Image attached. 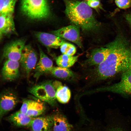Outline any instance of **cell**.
<instances>
[{
  "label": "cell",
  "instance_id": "cell-1",
  "mask_svg": "<svg viewBox=\"0 0 131 131\" xmlns=\"http://www.w3.org/2000/svg\"><path fill=\"white\" fill-rule=\"evenodd\" d=\"M106 46L110 49L108 55L94 70L95 75L98 80L110 78L126 71L128 67L131 48L124 37L118 36Z\"/></svg>",
  "mask_w": 131,
  "mask_h": 131
},
{
  "label": "cell",
  "instance_id": "cell-2",
  "mask_svg": "<svg viewBox=\"0 0 131 131\" xmlns=\"http://www.w3.org/2000/svg\"><path fill=\"white\" fill-rule=\"evenodd\" d=\"M65 13L70 21L83 31L97 30L100 24L95 19L92 10L86 2L77 0H64Z\"/></svg>",
  "mask_w": 131,
  "mask_h": 131
},
{
  "label": "cell",
  "instance_id": "cell-3",
  "mask_svg": "<svg viewBox=\"0 0 131 131\" xmlns=\"http://www.w3.org/2000/svg\"><path fill=\"white\" fill-rule=\"evenodd\" d=\"M21 9L24 14L33 19L47 18L50 15L47 0H22Z\"/></svg>",
  "mask_w": 131,
  "mask_h": 131
},
{
  "label": "cell",
  "instance_id": "cell-4",
  "mask_svg": "<svg viewBox=\"0 0 131 131\" xmlns=\"http://www.w3.org/2000/svg\"><path fill=\"white\" fill-rule=\"evenodd\" d=\"M29 92L41 101L52 106H56V90L50 81L35 85L30 88Z\"/></svg>",
  "mask_w": 131,
  "mask_h": 131
},
{
  "label": "cell",
  "instance_id": "cell-5",
  "mask_svg": "<svg viewBox=\"0 0 131 131\" xmlns=\"http://www.w3.org/2000/svg\"><path fill=\"white\" fill-rule=\"evenodd\" d=\"M98 90L131 96V74L127 71H125L122 73L121 80L118 82L99 88Z\"/></svg>",
  "mask_w": 131,
  "mask_h": 131
},
{
  "label": "cell",
  "instance_id": "cell-6",
  "mask_svg": "<svg viewBox=\"0 0 131 131\" xmlns=\"http://www.w3.org/2000/svg\"><path fill=\"white\" fill-rule=\"evenodd\" d=\"M37 59V54L32 46L29 45H25L22 50L20 61L27 76L29 75L35 67Z\"/></svg>",
  "mask_w": 131,
  "mask_h": 131
},
{
  "label": "cell",
  "instance_id": "cell-7",
  "mask_svg": "<svg viewBox=\"0 0 131 131\" xmlns=\"http://www.w3.org/2000/svg\"><path fill=\"white\" fill-rule=\"evenodd\" d=\"M44 102L39 99H25L23 101L20 110L32 118L39 116L46 110Z\"/></svg>",
  "mask_w": 131,
  "mask_h": 131
},
{
  "label": "cell",
  "instance_id": "cell-8",
  "mask_svg": "<svg viewBox=\"0 0 131 131\" xmlns=\"http://www.w3.org/2000/svg\"><path fill=\"white\" fill-rule=\"evenodd\" d=\"M51 32L60 37L74 43L80 48L82 47L79 27L75 25H71L63 27L53 31Z\"/></svg>",
  "mask_w": 131,
  "mask_h": 131
},
{
  "label": "cell",
  "instance_id": "cell-9",
  "mask_svg": "<svg viewBox=\"0 0 131 131\" xmlns=\"http://www.w3.org/2000/svg\"><path fill=\"white\" fill-rule=\"evenodd\" d=\"M25 42V40L19 39L8 44L4 48L3 57L7 60L20 61Z\"/></svg>",
  "mask_w": 131,
  "mask_h": 131
},
{
  "label": "cell",
  "instance_id": "cell-10",
  "mask_svg": "<svg viewBox=\"0 0 131 131\" xmlns=\"http://www.w3.org/2000/svg\"><path fill=\"white\" fill-rule=\"evenodd\" d=\"M18 101L17 97L14 92L8 91L2 93L0 97V120L6 114L15 107Z\"/></svg>",
  "mask_w": 131,
  "mask_h": 131
},
{
  "label": "cell",
  "instance_id": "cell-11",
  "mask_svg": "<svg viewBox=\"0 0 131 131\" xmlns=\"http://www.w3.org/2000/svg\"><path fill=\"white\" fill-rule=\"evenodd\" d=\"M40 53L39 61L35 67L34 77L36 80L42 75L50 73L53 67L52 60L45 53L42 49L39 47Z\"/></svg>",
  "mask_w": 131,
  "mask_h": 131
},
{
  "label": "cell",
  "instance_id": "cell-12",
  "mask_svg": "<svg viewBox=\"0 0 131 131\" xmlns=\"http://www.w3.org/2000/svg\"><path fill=\"white\" fill-rule=\"evenodd\" d=\"M19 61L7 60L1 70L2 78L8 81L15 80L19 77Z\"/></svg>",
  "mask_w": 131,
  "mask_h": 131
},
{
  "label": "cell",
  "instance_id": "cell-13",
  "mask_svg": "<svg viewBox=\"0 0 131 131\" xmlns=\"http://www.w3.org/2000/svg\"><path fill=\"white\" fill-rule=\"evenodd\" d=\"M35 35L42 44L49 48L57 49L66 42L63 38L53 34L38 32L35 33Z\"/></svg>",
  "mask_w": 131,
  "mask_h": 131
},
{
  "label": "cell",
  "instance_id": "cell-14",
  "mask_svg": "<svg viewBox=\"0 0 131 131\" xmlns=\"http://www.w3.org/2000/svg\"><path fill=\"white\" fill-rule=\"evenodd\" d=\"M53 126L52 115H47L33 118L29 127L33 131H50Z\"/></svg>",
  "mask_w": 131,
  "mask_h": 131
},
{
  "label": "cell",
  "instance_id": "cell-15",
  "mask_svg": "<svg viewBox=\"0 0 131 131\" xmlns=\"http://www.w3.org/2000/svg\"><path fill=\"white\" fill-rule=\"evenodd\" d=\"M110 52V49L106 46L105 47L95 49L92 51L90 57L85 61L86 64L89 66H97L106 59Z\"/></svg>",
  "mask_w": 131,
  "mask_h": 131
},
{
  "label": "cell",
  "instance_id": "cell-16",
  "mask_svg": "<svg viewBox=\"0 0 131 131\" xmlns=\"http://www.w3.org/2000/svg\"><path fill=\"white\" fill-rule=\"evenodd\" d=\"M13 14H0V37L15 32L16 29Z\"/></svg>",
  "mask_w": 131,
  "mask_h": 131
},
{
  "label": "cell",
  "instance_id": "cell-17",
  "mask_svg": "<svg viewBox=\"0 0 131 131\" xmlns=\"http://www.w3.org/2000/svg\"><path fill=\"white\" fill-rule=\"evenodd\" d=\"M33 118L19 110L9 116L6 119L15 126L29 127Z\"/></svg>",
  "mask_w": 131,
  "mask_h": 131
},
{
  "label": "cell",
  "instance_id": "cell-18",
  "mask_svg": "<svg viewBox=\"0 0 131 131\" xmlns=\"http://www.w3.org/2000/svg\"><path fill=\"white\" fill-rule=\"evenodd\" d=\"M52 116V131H72V126L64 115L59 113H57Z\"/></svg>",
  "mask_w": 131,
  "mask_h": 131
},
{
  "label": "cell",
  "instance_id": "cell-19",
  "mask_svg": "<svg viewBox=\"0 0 131 131\" xmlns=\"http://www.w3.org/2000/svg\"><path fill=\"white\" fill-rule=\"evenodd\" d=\"M56 99L59 102L65 104L69 101L71 97V92L68 88L61 84L56 89Z\"/></svg>",
  "mask_w": 131,
  "mask_h": 131
},
{
  "label": "cell",
  "instance_id": "cell-20",
  "mask_svg": "<svg viewBox=\"0 0 131 131\" xmlns=\"http://www.w3.org/2000/svg\"><path fill=\"white\" fill-rule=\"evenodd\" d=\"M79 57V56H70L62 54L57 57L56 61L58 66L68 68L74 64Z\"/></svg>",
  "mask_w": 131,
  "mask_h": 131
},
{
  "label": "cell",
  "instance_id": "cell-21",
  "mask_svg": "<svg viewBox=\"0 0 131 131\" xmlns=\"http://www.w3.org/2000/svg\"><path fill=\"white\" fill-rule=\"evenodd\" d=\"M54 76L61 79H67L74 76L73 72L68 68L53 67L50 72Z\"/></svg>",
  "mask_w": 131,
  "mask_h": 131
},
{
  "label": "cell",
  "instance_id": "cell-22",
  "mask_svg": "<svg viewBox=\"0 0 131 131\" xmlns=\"http://www.w3.org/2000/svg\"><path fill=\"white\" fill-rule=\"evenodd\" d=\"M17 0H0V14H13Z\"/></svg>",
  "mask_w": 131,
  "mask_h": 131
},
{
  "label": "cell",
  "instance_id": "cell-23",
  "mask_svg": "<svg viewBox=\"0 0 131 131\" xmlns=\"http://www.w3.org/2000/svg\"><path fill=\"white\" fill-rule=\"evenodd\" d=\"M60 51L63 54L73 56L75 53L76 49L75 46L70 43L65 42L60 47Z\"/></svg>",
  "mask_w": 131,
  "mask_h": 131
},
{
  "label": "cell",
  "instance_id": "cell-24",
  "mask_svg": "<svg viewBox=\"0 0 131 131\" xmlns=\"http://www.w3.org/2000/svg\"><path fill=\"white\" fill-rule=\"evenodd\" d=\"M116 5L121 9H126L131 7V0H115Z\"/></svg>",
  "mask_w": 131,
  "mask_h": 131
},
{
  "label": "cell",
  "instance_id": "cell-25",
  "mask_svg": "<svg viewBox=\"0 0 131 131\" xmlns=\"http://www.w3.org/2000/svg\"><path fill=\"white\" fill-rule=\"evenodd\" d=\"M87 3L90 7L95 9H97L101 7L100 0H89Z\"/></svg>",
  "mask_w": 131,
  "mask_h": 131
},
{
  "label": "cell",
  "instance_id": "cell-26",
  "mask_svg": "<svg viewBox=\"0 0 131 131\" xmlns=\"http://www.w3.org/2000/svg\"><path fill=\"white\" fill-rule=\"evenodd\" d=\"M125 18L131 27V12L127 14L125 16Z\"/></svg>",
  "mask_w": 131,
  "mask_h": 131
},
{
  "label": "cell",
  "instance_id": "cell-27",
  "mask_svg": "<svg viewBox=\"0 0 131 131\" xmlns=\"http://www.w3.org/2000/svg\"><path fill=\"white\" fill-rule=\"evenodd\" d=\"M126 71L131 74V48L130 53L129 66L127 69Z\"/></svg>",
  "mask_w": 131,
  "mask_h": 131
},
{
  "label": "cell",
  "instance_id": "cell-28",
  "mask_svg": "<svg viewBox=\"0 0 131 131\" xmlns=\"http://www.w3.org/2000/svg\"><path fill=\"white\" fill-rule=\"evenodd\" d=\"M106 131H125L121 128L115 127L110 129Z\"/></svg>",
  "mask_w": 131,
  "mask_h": 131
},
{
  "label": "cell",
  "instance_id": "cell-29",
  "mask_svg": "<svg viewBox=\"0 0 131 131\" xmlns=\"http://www.w3.org/2000/svg\"><path fill=\"white\" fill-rule=\"evenodd\" d=\"M87 0V1H88V0Z\"/></svg>",
  "mask_w": 131,
  "mask_h": 131
},
{
  "label": "cell",
  "instance_id": "cell-30",
  "mask_svg": "<svg viewBox=\"0 0 131 131\" xmlns=\"http://www.w3.org/2000/svg\"></svg>",
  "mask_w": 131,
  "mask_h": 131
},
{
  "label": "cell",
  "instance_id": "cell-31",
  "mask_svg": "<svg viewBox=\"0 0 131 131\" xmlns=\"http://www.w3.org/2000/svg\"><path fill=\"white\" fill-rule=\"evenodd\" d=\"M50 131H52V130Z\"/></svg>",
  "mask_w": 131,
  "mask_h": 131
}]
</instances>
